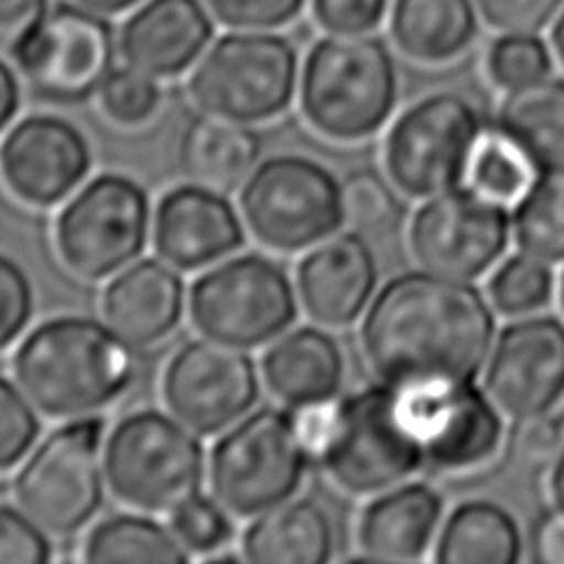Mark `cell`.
Listing matches in <instances>:
<instances>
[{
    "instance_id": "1",
    "label": "cell",
    "mask_w": 564,
    "mask_h": 564,
    "mask_svg": "<svg viewBox=\"0 0 564 564\" xmlns=\"http://www.w3.org/2000/svg\"><path fill=\"white\" fill-rule=\"evenodd\" d=\"M492 312L466 280L431 270L387 282L361 322L367 361L387 384L473 381L492 345Z\"/></svg>"
},
{
    "instance_id": "2",
    "label": "cell",
    "mask_w": 564,
    "mask_h": 564,
    "mask_svg": "<svg viewBox=\"0 0 564 564\" xmlns=\"http://www.w3.org/2000/svg\"><path fill=\"white\" fill-rule=\"evenodd\" d=\"M18 387L53 419H85L112 406L134 387V345L107 322L55 317L35 327L13 359Z\"/></svg>"
},
{
    "instance_id": "3",
    "label": "cell",
    "mask_w": 564,
    "mask_h": 564,
    "mask_svg": "<svg viewBox=\"0 0 564 564\" xmlns=\"http://www.w3.org/2000/svg\"><path fill=\"white\" fill-rule=\"evenodd\" d=\"M399 73L391 50L369 33L317 40L300 75V105L319 134L359 141L377 134L397 107Z\"/></svg>"
},
{
    "instance_id": "4",
    "label": "cell",
    "mask_w": 564,
    "mask_h": 564,
    "mask_svg": "<svg viewBox=\"0 0 564 564\" xmlns=\"http://www.w3.org/2000/svg\"><path fill=\"white\" fill-rule=\"evenodd\" d=\"M204 476L198 433L164 411H134L105 441L107 486L137 510L174 512L198 496Z\"/></svg>"
},
{
    "instance_id": "5",
    "label": "cell",
    "mask_w": 564,
    "mask_h": 564,
    "mask_svg": "<svg viewBox=\"0 0 564 564\" xmlns=\"http://www.w3.org/2000/svg\"><path fill=\"white\" fill-rule=\"evenodd\" d=\"M297 83V50L285 35L243 30L216 40L198 57L188 95L200 112L260 124L285 112Z\"/></svg>"
},
{
    "instance_id": "6",
    "label": "cell",
    "mask_w": 564,
    "mask_h": 564,
    "mask_svg": "<svg viewBox=\"0 0 564 564\" xmlns=\"http://www.w3.org/2000/svg\"><path fill=\"white\" fill-rule=\"evenodd\" d=\"M310 463L292 411L258 409L226 429L210 451V490L228 512L256 518L295 496Z\"/></svg>"
},
{
    "instance_id": "7",
    "label": "cell",
    "mask_w": 564,
    "mask_h": 564,
    "mask_svg": "<svg viewBox=\"0 0 564 564\" xmlns=\"http://www.w3.org/2000/svg\"><path fill=\"white\" fill-rule=\"evenodd\" d=\"M105 423L73 419L30 451L15 478V498L50 535H75L105 500Z\"/></svg>"
},
{
    "instance_id": "8",
    "label": "cell",
    "mask_w": 564,
    "mask_h": 564,
    "mask_svg": "<svg viewBox=\"0 0 564 564\" xmlns=\"http://www.w3.org/2000/svg\"><path fill=\"white\" fill-rule=\"evenodd\" d=\"M240 214L260 243L297 253L345 226L341 181L315 159L270 156L243 184Z\"/></svg>"
},
{
    "instance_id": "9",
    "label": "cell",
    "mask_w": 564,
    "mask_h": 564,
    "mask_svg": "<svg viewBox=\"0 0 564 564\" xmlns=\"http://www.w3.org/2000/svg\"><path fill=\"white\" fill-rule=\"evenodd\" d=\"M200 335L253 349L278 339L297 317V292L288 270L265 256L218 260L188 292Z\"/></svg>"
},
{
    "instance_id": "10",
    "label": "cell",
    "mask_w": 564,
    "mask_h": 564,
    "mask_svg": "<svg viewBox=\"0 0 564 564\" xmlns=\"http://www.w3.org/2000/svg\"><path fill=\"white\" fill-rule=\"evenodd\" d=\"M151 204L122 174L89 181L59 210L55 246L63 263L85 280H105L132 265L147 248Z\"/></svg>"
},
{
    "instance_id": "11",
    "label": "cell",
    "mask_w": 564,
    "mask_h": 564,
    "mask_svg": "<svg viewBox=\"0 0 564 564\" xmlns=\"http://www.w3.org/2000/svg\"><path fill=\"white\" fill-rule=\"evenodd\" d=\"M119 40L102 13L57 6L18 47L20 75L37 99L79 105L93 99L115 69Z\"/></svg>"
},
{
    "instance_id": "12",
    "label": "cell",
    "mask_w": 564,
    "mask_h": 564,
    "mask_svg": "<svg viewBox=\"0 0 564 564\" xmlns=\"http://www.w3.org/2000/svg\"><path fill=\"white\" fill-rule=\"evenodd\" d=\"M426 463L416 438L399 414L391 384H371L341 399L339 429L322 468L355 496H369L404 482Z\"/></svg>"
},
{
    "instance_id": "13",
    "label": "cell",
    "mask_w": 564,
    "mask_h": 564,
    "mask_svg": "<svg viewBox=\"0 0 564 564\" xmlns=\"http://www.w3.org/2000/svg\"><path fill=\"white\" fill-rule=\"evenodd\" d=\"M476 107L456 93H438L409 107L384 144L387 174L409 196H436L460 184L473 141Z\"/></svg>"
},
{
    "instance_id": "14",
    "label": "cell",
    "mask_w": 564,
    "mask_h": 564,
    "mask_svg": "<svg viewBox=\"0 0 564 564\" xmlns=\"http://www.w3.org/2000/svg\"><path fill=\"white\" fill-rule=\"evenodd\" d=\"M391 387L399 414L431 466L458 473L478 468L498 453L502 421L470 381Z\"/></svg>"
},
{
    "instance_id": "15",
    "label": "cell",
    "mask_w": 564,
    "mask_h": 564,
    "mask_svg": "<svg viewBox=\"0 0 564 564\" xmlns=\"http://www.w3.org/2000/svg\"><path fill=\"white\" fill-rule=\"evenodd\" d=\"M161 391L178 421L198 436H214L248 416L260 397V379L243 347L204 335L171 357Z\"/></svg>"
},
{
    "instance_id": "16",
    "label": "cell",
    "mask_w": 564,
    "mask_h": 564,
    "mask_svg": "<svg viewBox=\"0 0 564 564\" xmlns=\"http://www.w3.org/2000/svg\"><path fill=\"white\" fill-rule=\"evenodd\" d=\"M508 216L468 188L441 191L411 220V253L431 273L473 280L486 273L508 246Z\"/></svg>"
},
{
    "instance_id": "17",
    "label": "cell",
    "mask_w": 564,
    "mask_h": 564,
    "mask_svg": "<svg viewBox=\"0 0 564 564\" xmlns=\"http://www.w3.org/2000/svg\"><path fill=\"white\" fill-rule=\"evenodd\" d=\"M93 166L79 129L57 115H30L0 144V176L30 206L47 208L75 194Z\"/></svg>"
},
{
    "instance_id": "18",
    "label": "cell",
    "mask_w": 564,
    "mask_h": 564,
    "mask_svg": "<svg viewBox=\"0 0 564 564\" xmlns=\"http://www.w3.org/2000/svg\"><path fill=\"white\" fill-rule=\"evenodd\" d=\"M486 389L506 414H547L564 397V325L555 317H530L500 332Z\"/></svg>"
},
{
    "instance_id": "19",
    "label": "cell",
    "mask_w": 564,
    "mask_h": 564,
    "mask_svg": "<svg viewBox=\"0 0 564 564\" xmlns=\"http://www.w3.org/2000/svg\"><path fill=\"white\" fill-rule=\"evenodd\" d=\"M246 220L220 191L191 184L159 200L154 214V248L178 270L216 265L246 243Z\"/></svg>"
},
{
    "instance_id": "20",
    "label": "cell",
    "mask_w": 564,
    "mask_h": 564,
    "mask_svg": "<svg viewBox=\"0 0 564 564\" xmlns=\"http://www.w3.org/2000/svg\"><path fill=\"white\" fill-rule=\"evenodd\" d=\"M379 282L375 250L357 230L332 234L302 258L297 297L325 327H347L367 312Z\"/></svg>"
},
{
    "instance_id": "21",
    "label": "cell",
    "mask_w": 564,
    "mask_h": 564,
    "mask_svg": "<svg viewBox=\"0 0 564 564\" xmlns=\"http://www.w3.org/2000/svg\"><path fill=\"white\" fill-rule=\"evenodd\" d=\"M204 6L200 0H147L119 33L124 63L156 79L184 75L214 37Z\"/></svg>"
},
{
    "instance_id": "22",
    "label": "cell",
    "mask_w": 564,
    "mask_h": 564,
    "mask_svg": "<svg viewBox=\"0 0 564 564\" xmlns=\"http://www.w3.org/2000/svg\"><path fill=\"white\" fill-rule=\"evenodd\" d=\"M164 258L134 260L119 270L102 295L105 322L134 347H154L184 317L186 288Z\"/></svg>"
},
{
    "instance_id": "23",
    "label": "cell",
    "mask_w": 564,
    "mask_h": 564,
    "mask_svg": "<svg viewBox=\"0 0 564 564\" xmlns=\"http://www.w3.org/2000/svg\"><path fill=\"white\" fill-rule=\"evenodd\" d=\"M347 359L339 341L325 329L282 332L263 355V381L285 406H305L339 397Z\"/></svg>"
},
{
    "instance_id": "24",
    "label": "cell",
    "mask_w": 564,
    "mask_h": 564,
    "mask_svg": "<svg viewBox=\"0 0 564 564\" xmlns=\"http://www.w3.org/2000/svg\"><path fill=\"white\" fill-rule=\"evenodd\" d=\"M443 500L426 482L381 490L359 518V547L379 562L419 560L436 535Z\"/></svg>"
},
{
    "instance_id": "25",
    "label": "cell",
    "mask_w": 564,
    "mask_h": 564,
    "mask_svg": "<svg viewBox=\"0 0 564 564\" xmlns=\"http://www.w3.org/2000/svg\"><path fill=\"white\" fill-rule=\"evenodd\" d=\"M335 550V520L315 498L282 500L256 516L243 535V557L256 564H325Z\"/></svg>"
},
{
    "instance_id": "26",
    "label": "cell",
    "mask_w": 564,
    "mask_h": 564,
    "mask_svg": "<svg viewBox=\"0 0 564 564\" xmlns=\"http://www.w3.org/2000/svg\"><path fill=\"white\" fill-rule=\"evenodd\" d=\"M178 156L194 184L228 194L243 186L260 164L263 139L246 122L204 112L188 124Z\"/></svg>"
},
{
    "instance_id": "27",
    "label": "cell",
    "mask_w": 564,
    "mask_h": 564,
    "mask_svg": "<svg viewBox=\"0 0 564 564\" xmlns=\"http://www.w3.org/2000/svg\"><path fill=\"white\" fill-rule=\"evenodd\" d=\"M478 30L473 0H394L391 37L419 63L441 65L463 55Z\"/></svg>"
},
{
    "instance_id": "28",
    "label": "cell",
    "mask_w": 564,
    "mask_h": 564,
    "mask_svg": "<svg viewBox=\"0 0 564 564\" xmlns=\"http://www.w3.org/2000/svg\"><path fill=\"white\" fill-rule=\"evenodd\" d=\"M500 127L540 169L564 171V79L542 77L510 89L500 107Z\"/></svg>"
},
{
    "instance_id": "29",
    "label": "cell",
    "mask_w": 564,
    "mask_h": 564,
    "mask_svg": "<svg viewBox=\"0 0 564 564\" xmlns=\"http://www.w3.org/2000/svg\"><path fill=\"white\" fill-rule=\"evenodd\" d=\"M522 550L518 522L496 502L473 500L453 510L438 538L443 564H512Z\"/></svg>"
},
{
    "instance_id": "30",
    "label": "cell",
    "mask_w": 564,
    "mask_h": 564,
    "mask_svg": "<svg viewBox=\"0 0 564 564\" xmlns=\"http://www.w3.org/2000/svg\"><path fill=\"white\" fill-rule=\"evenodd\" d=\"M540 178V166L506 129H480L460 184L500 208H518Z\"/></svg>"
},
{
    "instance_id": "31",
    "label": "cell",
    "mask_w": 564,
    "mask_h": 564,
    "mask_svg": "<svg viewBox=\"0 0 564 564\" xmlns=\"http://www.w3.org/2000/svg\"><path fill=\"white\" fill-rule=\"evenodd\" d=\"M83 557L93 564H186L174 530L144 516H112L89 530Z\"/></svg>"
},
{
    "instance_id": "32",
    "label": "cell",
    "mask_w": 564,
    "mask_h": 564,
    "mask_svg": "<svg viewBox=\"0 0 564 564\" xmlns=\"http://www.w3.org/2000/svg\"><path fill=\"white\" fill-rule=\"evenodd\" d=\"M516 236L525 253L550 263L564 260V171L540 176L516 214Z\"/></svg>"
},
{
    "instance_id": "33",
    "label": "cell",
    "mask_w": 564,
    "mask_h": 564,
    "mask_svg": "<svg viewBox=\"0 0 564 564\" xmlns=\"http://www.w3.org/2000/svg\"><path fill=\"white\" fill-rule=\"evenodd\" d=\"M490 297L506 315H528L545 307L552 297V270L532 253L512 256L492 275Z\"/></svg>"
},
{
    "instance_id": "34",
    "label": "cell",
    "mask_w": 564,
    "mask_h": 564,
    "mask_svg": "<svg viewBox=\"0 0 564 564\" xmlns=\"http://www.w3.org/2000/svg\"><path fill=\"white\" fill-rule=\"evenodd\" d=\"M345 226L357 234H379L399 216V200L389 181L377 171L361 169L341 181Z\"/></svg>"
},
{
    "instance_id": "35",
    "label": "cell",
    "mask_w": 564,
    "mask_h": 564,
    "mask_svg": "<svg viewBox=\"0 0 564 564\" xmlns=\"http://www.w3.org/2000/svg\"><path fill=\"white\" fill-rule=\"evenodd\" d=\"M99 105L102 112L122 127H141L159 112L161 107V87L156 77L127 65L115 67L99 87Z\"/></svg>"
},
{
    "instance_id": "36",
    "label": "cell",
    "mask_w": 564,
    "mask_h": 564,
    "mask_svg": "<svg viewBox=\"0 0 564 564\" xmlns=\"http://www.w3.org/2000/svg\"><path fill=\"white\" fill-rule=\"evenodd\" d=\"M552 57L547 45L532 33L502 35L488 53V73L492 83L516 89L547 77Z\"/></svg>"
},
{
    "instance_id": "37",
    "label": "cell",
    "mask_w": 564,
    "mask_h": 564,
    "mask_svg": "<svg viewBox=\"0 0 564 564\" xmlns=\"http://www.w3.org/2000/svg\"><path fill=\"white\" fill-rule=\"evenodd\" d=\"M171 530L191 555H214L234 538L228 510L216 498L194 496L171 516Z\"/></svg>"
},
{
    "instance_id": "38",
    "label": "cell",
    "mask_w": 564,
    "mask_h": 564,
    "mask_svg": "<svg viewBox=\"0 0 564 564\" xmlns=\"http://www.w3.org/2000/svg\"><path fill=\"white\" fill-rule=\"evenodd\" d=\"M40 436L35 404L13 381L0 377V473L15 468Z\"/></svg>"
},
{
    "instance_id": "39",
    "label": "cell",
    "mask_w": 564,
    "mask_h": 564,
    "mask_svg": "<svg viewBox=\"0 0 564 564\" xmlns=\"http://www.w3.org/2000/svg\"><path fill=\"white\" fill-rule=\"evenodd\" d=\"M50 532L23 508L0 506V564H45L53 560Z\"/></svg>"
},
{
    "instance_id": "40",
    "label": "cell",
    "mask_w": 564,
    "mask_h": 564,
    "mask_svg": "<svg viewBox=\"0 0 564 564\" xmlns=\"http://www.w3.org/2000/svg\"><path fill=\"white\" fill-rule=\"evenodd\" d=\"M33 285L13 258L0 253V351L23 335L33 317Z\"/></svg>"
},
{
    "instance_id": "41",
    "label": "cell",
    "mask_w": 564,
    "mask_h": 564,
    "mask_svg": "<svg viewBox=\"0 0 564 564\" xmlns=\"http://www.w3.org/2000/svg\"><path fill=\"white\" fill-rule=\"evenodd\" d=\"M220 23L238 30H273L295 20L307 0H204Z\"/></svg>"
},
{
    "instance_id": "42",
    "label": "cell",
    "mask_w": 564,
    "mask_h": 564,
    "mask_svg": "<svg viewBox=\"0 0 564 564\" xmlns=\"http://www.w3.org/2000/svg\"><path fill=\"white\" fill-rule=\"evenodd\" d=\"M564 446L562 423L547 414L522 416L510 436V448L522 466L540 468L560 456Z\"/></svg>"
},
{
    "instance_id": "43",
    "label": "cell",
    "mask_w": 564,
    "mask_h": 564,
    "mask_svg": "<svg viewBox=\"0 0 564 564\" xmlns=\"http://www.w3.org/2000/svg\"><path fill=\"white\" fill-rule=\"evenodd\" d=\"M564 0H476L488 25L502 33H538L545 28Z\"/></svg>"
},
{
    "instance_id": "44",
    "label": "cell",
    "mask_w": 564,
    "mask_h": 564,
    "mask_svg": "<svg viewBox=\"0 0 564 564\" xmlns=\"http://www.w3.org/2000/svg\"><path fill=\"white\" fill-rule=\"evenodd\" d=\"M290 411L302 448L307 451L310 460L322 463V458H325V453L332 446V441L337 436L341 399L335 397L327 401H315V404L292 406Z\"/></svg>"
},
{
    "instance_id": "45",
    "label": "cell",
    "mask_w": 564,
    "mask_h": 564,
    "mask_svg": "<svg viewBox=\"0 0 564 564\" xmlns=\"http://www.w3.org/2000/svg\"><path fill=\"white\" fill-rule=\"evenodd\" d=\"M389 0H312L317 23L329 33H369L387 15Z\"/></svg>"
},
{
    "instance_id": "46",
    "label": "cell",
    "mask_w": 564,
    "mask_h": 564,
    "mask_svg": "<svg viewBox=\"0 0 564 564\" xmlns=\"http://www.w3.org/2000/svg\"><path fill=\"white\" fill-rule=\"evenodd\" d=\"M50 0H0V53H18L50 13Z\"/></svg>"
},
{
    "instance_id": "47",
    "label": "cell",
    "mask_w": 564,
    "mask_h": 564,
    "mask_svg": "<svg viewBox=\"0 0 564 564\" xmlns=\"http://www.w3.org/2000/svg\"><path fill=\"white\" fill-rule=\"evenodd\" d=\"M530 555L542 564H564V508L542 512L530 535Z\"/></svg>"
},
{
    "instance_id": "48",
    "label": "cell",
    "mask_w": 564,
    "mask_h": 564,
    "mask_svg": "<svg viewBox=\"0 0 564 564\" xmlns=\"http://www.w3.org/2000/svg\"><path fill=\"white\" fill-rule=\"evenodd\" d=\"M20 109V83L13 69L0 59V134L6 132L8 124Z\"/></svg>"
},
{
    "instance_id": "49",
    "label": "cell",
    "mask_w": 564,
    "mask_h": 564,
    "mask_svg": "<svg viewBox=\"0 0 564 564\" xmlns=\"http://www.w3.org/2000/svg\"><path fill=\"white\" fill-rule=\"evenodd\" d=\"M83 8L95 10V13H102V15H117L122 13V10L134 8L141 0H77Z\"/></svg>"
},
{
    "instance_id": "50",
    "label": "cell",
    "mask_w": 564,
    "mask_h": 564,
    "mask_svg": "<svg viewBox=\"0 0 564 564\" xmlns=\"http://www.w3.org/2000/svg\"><path fill=\"white\" fill-rule=\"evenodd\" d=\"M552 496H555L557 506L564 508V446L555 463V473H552Z\"/></svg>"
},
{
    "instance_id": "51",
    "label": "cell",
    "mask_w": 564,
    "mask_h": 564,
    "mask_svg": "<svg viewBox=\"0 0 564 564\" xmlns=\"http://www.w3.org/2000/svg\"><path fill=\"white\" fill-rule=\"evenodd\" d=\"M552 40H555V47H557V55L564 63V13L560 15L557 25H555V33H552Z\"/></svg>"
},
{
    "instance_id": "52",
    "label": "cell",
    "mask_w": 564,
    "mask_h": 564,
    "mask_svg": "<svg viewBox=\"0 0 564 564\" xmlns=\"http://www.w3.org/2000/svg\"><path fill=\"white\" fill-rule=\"evenodd\" d=\"M562 307H564V278H562Z\"/></svg>"
}]
</instances>
